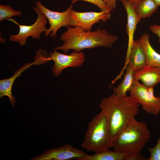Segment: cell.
Listing matches in <instances>:
<instances>
[{"label":"cell","mask_w":160,"mask_h":160,"mask_svg":"<svg viewBox=\"0 0 160 160\" xmlns=\"http://www.w3.org/2000/svg\"><path fill=\"white\" fill-rule=\"evenodd\" d=\"M139 105L131 96L119 97L114 93L102 100L99 107L107 119L112 139L138 114Z\"/></svg>","instance_id":"1"},{"label":"cell","mask_w":160,"mask_h":160,"mask_svg":"<svg viewBox=\"0 0 160 160\" xmlns=\"http://www.w3.org/2000/svg\"><path fill=\"white\" fill-rule=\"evenodd\" d=\"M66 27L67 30L60 36L63 44L53 48L56 50H61L65 53L70 49L79 52L84 49L98 47L111 48L118 38L117 36L109 34L106 30L100 28L92 31H85L79 26Z\"/></svg>","instance_id":"2"},{"label":"cell","mask_w":160,"mask_h":160,"mask_svg":"<svg viewBox=\"0 0 160 160\" xmlns=\"http://www.w3.org/2000/svg\"><path fill=\"white\" fill-rule=\"evenodd\" d=\"M150 136L146 124L135 118L112 139V147L115 151L125 153L140 152Z\"/></svg>","instance_id":"3"},{"label":"cell","mask_w":160,"mask_h":160,"mask_svg":"<svg viewBox=\"0 0 160 160\" xmlns=\"http://www.w3.org/2000/svg\"><path fill=\"white\" fill-rule=\"evenodd\" d=\"M81 146L87 151L95 153L108 150L112 147L108 122L101 112L89 123Z\"/></svg>","instance_id":"4"},{"label":"cell","mask_w":160,"mask_h":160,"mask_svg":"<svg viewBox=\"0 0 160 160\" xmlns=\"http://www.w3.org/2000/svg\"><path fill=\"white\" fill-rule=\"evenodd\" d=\"M32 7L37 14V17L35 22L31 25H20L13 19L10 18L8 20L13 22L19 26L18 33L10 35L9 39L11 41L18 43L20 46L26 44L27 39L29 37L38 40L39 39L41 34L45 32L47 29L46 27L47 20V18L35 7Z\"/></svg>","instance_id":"5"},{"label":"cell","mask_w":160,"mask_h":160,"mask_svg":"<svg viewBox=\"0 0 160 160\" xmlns=\"http://www.w3.org/2000/svg\"><path fill=\"white\" fill-rule=\"evenodd\" d=\"M130 96L140 105L146 113L157 116L160 112V101L158 97L150 94L147 88L139 80L134 79Z\"/></svg>","instance_id":"6"},{"label":"cell","mask_w":160,"mask_h":160,"mask_svg":"<svg viewBox=\"0 0 160 160\" xmlns=\"http://www.w3.org/2000/svg\"><path fill=\"white\" fill-rule=\"evenodd\" d=\"M35 4L36 8L45 15L50 24L49 28L47 29L45 32L46 36L52 32L50 36L55 38L57 36V31L60 28L69 26L70 13L73 7L72 4L66 10L61 12L48 9L39 0L36 2Z\"/></svg>","instance_id":"7"},{"label":"cell","mask_w":160,"mask_h":160,"mask_svg":"<svg viewBox=\"0 0 160 160\" xmlns=\"http://www.w3.org/2000/svg\"><path fill=\"white\" fill-rule=\"evenodd\" d=\"M111 11L108 10L100 12H79L73 9L69 15V26H79L86 31H91L93 25L100 20L106 22L111 16Z\"/></svg>","instance_id":"8"},{"label":"cell","mask_w":160,"mask_h":160,"mask_svg":"<svg viewBox=\"0 0 160 160\" xmlns=\"http://www.w3.org/2000/svg\"><path fill=\"white\" fill-rule=\"evenodd\" d=\"M54 50V52H51L49 54V59L54 62L52 67V72L55 76H59L65 68L68 67L80 66L84 62L85 55L81 51L74 52L68 55H66Z\"/></svg>","instance_id":"9"},{"label":"cell","mask_w":160,"mask_h":160,"mask_svg":"<svg viewBox=\"0 0 160 160\" xmlns=\"http://www.w3.org/2000/svg\"><path fill=\"white\" fill-rule=\"evenodd\" d=\"M87 154L83 151L66 144L62 146L48 150L43 153L33 157L30 160H79Z\"/></svg>","instance_id":"10"},{"label":"cell","mask_w":160,"mask_h":160,"mask_svg":"<svg viewBox=\"0 0 160 160\" xmlns=\"http://www.w3.org/2000/svg\"><path fill=\"white\" fill-rule=\"evenodd\" d=\"M36 60L29 63H26L15 71L14 74L10 77L0 80V98L4 96L8 97L13 107L15 106L16 99L12 92V87L16 79L20 76L22 72L34 65H40L44 63L43 59L36 56Z\"/></svg>","instance_id":"11"},{"label":"cell","mask_w":160,"mask_h":160,"mask_svg":"<svg viewBox=\"0 0 160 160\" xmlns=\"http://www.w3.org/2000/svg\"><path fill=\"white\" fill-rule=\"evenodd\" d=\"M126 9L127 14V32L128 37V43L126 58V63H128L130 48L134 40V35L137 24L141 18L136 14L132 4L128 0H120Z\"/></svg>","instance_id":"12"},{"label":"cell","mask_w":160,"mask_h":160,"mask_svg":"<svg viewBox=\"0 0 160 160\" xmlns=\"http://www.w3.org/2000/svg\"><path fill=\"white\" fill-rule=\"evenodd\" d=\"M134 78L140 80L147 88L153 87L160 83V67L146 65L135 71Z\"/></svg>","instance_id":"13"},{"label":"cell","mask_w":160,"mask_h":160,"mask_svg":"<svg viewBox=\"0 0 160 160\" xmlns=\"http://www.w3.org/2000/svg\"><path fill=\"white\" fill-rule=\"evenodd\" d=\"M128 63L135 71L140 69L146 65L145 53L140 39L134 40L133 41Z\"/></svg>","instance_id":"14"},{"label":"cell","mask_w":160,"mask_h":160,"mask_svg":"<svg viewBox=\"0 0 160 160\" xmlns=\"http://www.w3.org/2000/svg\"><path fill=\"white\" fill-rule=\"evenodd\" d=\"M149 38V35L148 33H144L140 39L145 53L146 65L160 67V54L151 45Z\"/></svg>","instance_id":"15"},{"label":"cell","mask_w":160,"mask_h":160,"mask_svg":"<svg viewBox=\"0 0 160 160\" xmlns=\"http://www.w3.org/2000/svg\"><path fill=\"white\" fill-rule=\"evenodd\" d=\"M135 71L129 64L126 66L123 80L117 87L113 89V93L117 96L122 97L127 96V92L130 91L133 84Z\"/></svg>","instance_id":"16"},{"label":"cell","mask_w":160,"mask_h":160,"mask_svg":"<svg viewBox=\"0 0 160 160\" xmlns=\"http://www.w3.org/2000/svg\"><path fill=\"white\" fill-rule=\"evenodd\" d=\"M128 154L108 149L93 155H87L81 160H124Z\"/></svg>","instance_id":"17"},{"label":"cell","mask_w":160,"mask_h":160,"mask_svg":"<svg viewBox=\"0 0 160 160\" xmlns=\"http://www.w3.org/2000/svg\"><path fill=\"white\" fill-rule=\"evenodd\" d=\"M158 6L153 0H141L135 7L140 18L150 17L157 10Z\"/></svg>","instance_id":"18"},{"label":"cell","mask_w":160,"mask_h":160,"mask_svg":"<svg viewBox=\"0 0 160 160\" xmlns=\"http://www.w3.org/2000/svg\"><path fill=\"white\" fill-rule=\"evenodd\" d=\"M22 12L20 10H15L10 5H0V22L8 20L14 16H19Z\"/></svg>","instance_id":"19"},{"label":"cell","mask_w":160,"mask_h":160,"mask_svg":"<svg viewBox=\"0 0 160 160\" xmlns=\"http://www.w3.org/2000/svg\"><path fill=\"white\" fill-rule=\"evenodd\" d=\"M160 135L156 145L153 147H149L148 150L150 154L148 160H160Z\"/></svg>","instance_id":"20"},{"label":"cell","mask_w":160,"mask_h":160,"mask_svg":"<svg viewBox=\"0 0 160 160\" xmlns=\"http://www.w3.org/2000/svg\"><path fill=\"white\" fill-rule=\"evenodd\" d=\"M82 1L90 2L97 6L101 10L104 11L109 10L103 0H72V4L79 1Z\"/></svg>","instance_id":"21"},{"label":"cell","mask_w":160,"mask_h":160,"mask_svg":"<svg viewBox=\"0 0 160 160\" xmlns=\"http://www.w3.org/2000/svg\"><path fill=\"white\" fill-rule=\"evenodd\" d=\"M148 159L144 157L140 152L129 153L124 160H148Z\"/></svg>","instance_id":"22"},{"label":"cell","mask_w":160,"mask_h":160,"mask_svg":"<svg viewBox=\"0 0 160 160\" xmlns=\"http://www.w3.org/2000/svg\"><path fill=\"white\" fill-rule=\"evenodd\" d=\"M149 28L152 33L158 36L160 42V25L157 24L153 25L151 26Z\"/></svg>","instance_id":"23"},{"label":"cell","mask_w":160,"mask_h":160,"mask_svg":"<svg viewBox=\"0 0 160 160\" xmlns=\"http://www.w3.org/2000/svg\"><path fill=\"white\" fill-rule=\"evenodd\" d=\"M117 0H103L108 9L111 11L116 7V1Z\"/></svg>","instance_id":"24"},{"label":"cell","mask_w":160,"mask_h":160,"mask_svg":"<svg viewBox=\"0 0 160 160\" xmlns=\"http://www.w3.org/2000/svg\"><path fill=\"white\" fill-rule=\"evenodd\" d=\"M133 5L134 8L138 3L141 0H128Z\"/></svg>","instance_id":"25"},{"label":"cell","mask_w":160,"mask_h":160,"mask_svg":"<svg viewBox=\"0 0 160 160\" xmlns=\"http://www.w3.org/2000/svg\"><path fill=\"white\" fill-rule=\"evenodd\" d=\"M156 4L158 6H160V0H153Z\"/></svg>","instance_id":"26"},{"label":"cell","mask_w":160,"mask_h":160,"mask_svg":"<svg viewBox=\"0 0 160 160\" xmlns=\"http://www.w3.org/2000/svg\"><path fill=\"white\" fill-rule=\"evenodd\" d=\"M158 98L159 100L160 101V96L158 97Z\"/></svg>","instance_id":"27"}]
</instances>
